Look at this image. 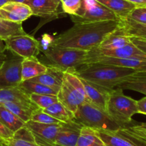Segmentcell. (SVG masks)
Here are the masks:
<instances>
[{
  "label": "cell",
  "instance_id": "obj_38",
  "mask_svg": "<svg viewBox=\"0 0 146 146\" xmlns=\"http://www.w3.org/2000/svg\"><path fill=\"white\" fill-rule=\"evenodd\" d=\"M14 133V132L6 127L2 123L0 122V141L2 142L3 145H4V141L12 138Z\"/></svg>",
  "mask_w": 146,
  "mask_h": 146
},
{
  "label": "cell",
  "instance_id": "obj_9",
  "mask_svg": "<svg viewBox=\"0 0 146 146\" xmlns=\"http://www.w3.org/2000/svg\"><path fill=\"white\" fill-rule=\"evenodd\" d=\"M23 58L14 55L0 63V89L19 86L21 81V68Z\"/></svg>",
  "mask_w": 146,
  "mask_h": 146
},
{
  "label": "cell",
  "instance_id": "obj_17",
  "mask_svg": "<svg viewBox=\"0 0 146 146\" xmlns=\"http://www.w3.org/2000/svg\"><path fill=\"white\" fill-rule=\"evenodd\" d=\"M1 8L5 10L6 19L22 23L33 15L32 11L25 3L9 1Z\"/></svg>",
  "mask_w": 146,
  "mask_h": 146
},
{
  "label": "cell",
  "instance_id": "obj_39",
  "mask_svg": "<svg viewBox=\"0 0 146 146\" xmlns=\"http://www.w3.org/2000/svg\"><path fill=\"white\" fill-rule=\"evenodd\" d=\"M131 42L143 53L146 54V39L137 38V37H129Z\"/></svg>",
  "mask_w": 146,
  "mask_h": 146
},
{
  "label": "cell",
  "instance_id": "obj_10",
  "mask_svg": "<svg viewBox=\"0 0 146 146\" xmlns=\"http://www.w3.org/2000/svg\"><path fill=\"white\" fill-rule=\"evenodd\" d=\"M94 56H107L113 58H137V59L145 60L146 54L132 42L125 46L114 49H104V48H94L87 51V58Z\"/></svg>",
  "mask_w": 146,
  "mask_h": 146
},
{
  "label": "cell",
  "instance_id": "obj_40",
  "mask_svg": "<svg viewBox=\"0 0 146 146\" xmlns=\"http://www.w3.org/2000/svg\"><path fill=\"white\" fill-rule=\"evenodd\" d=\"M137 107L138 113L146 115V96L137 101Z\"/></svg>",
  "mask_w": 146,
  "mask_h": 146
},
{
  "label": "cell",
  "instance_id": "obj_22",
  "mask_svg": "<svg viewBox=\"0 0 146 146\" xmlns=\"http://www.w3.org/2000/svg\"><path fill=\"white\" fill-rule=\"evenodd\" d=\"M119 28L125 36L146 39V24H140L128 17L119 19Z\"/></svg>",
  "mask_w": 146,
  "mask_h": 146
},
{
  "label": "cell",
  "instance_id": "obj_28",
  "mask_svg": "<svg viewBox=\"0 0 146 146\" xmlns=\"http://www.w3.org/2000/svg\"><path fill=\"white\" fill-rule=\"evenodd\" d=\"M0 122L2 123L6 127H7L14 133L24 126L26 123L21 118L9 111L1 104H0Z\"/></svg>",
  "mask_w": 146,
  "mask_h": 146
},
{
  "label": "cell",
  "instance_id": "obj_2",
  "mask_svg": "<svg viewBox=\"0 0 146 146\" xmlns=\"http://www.w3.org/2000/svg\"><path fill=\"white\" fill-rule=\"evenodd\" d=\"M135 70L118 66L100 63H89L80 66L74 71L80 78L90 82L113 90L120 86Z\"/></svg>",
  "mask_w": 146,
  "mask_h": 146
},
{
  "label": "cell",
  "instance_id": "obj_3",
  "mask_svg": "<svg viewBox=\"0 0 146 146\" xmlns=\"http://www.w3.org/2000/svg\"><path fill=\"white\" fill-rule=\"evenodd\" d=\"M43 52V61L47 66L56 67L63 71H74L85 63L87 51L76 48L53 46L41 50Z\"/></svg>",
  "mask_w": 146,
  "mask_h": 146
},
{
  "label": "cell",
  "instance_id": "obj_18",
  "mask_svg": "<svg viewBox=\"0 0 146 146\" xmlns=\"http://www.w3.org/2000/svg\"><path fill=\"white\" fill-rule=\"evenodd\" d=\"M47 67L45 72L29 80L60 91L63 82L64 71L56 67Z\"/></svg>",
  "mask_w": 146,
  "mask_h": 146
},
{
  "label": "cell",
  "instance_id": "obj_5",
  "mask_svg": "<svg viewBox=\"0 0 146 146\" xmlns=\"http://www.w3.org/2000/svg\"><path fill=\"white\" fill-rule=\"evenodd\" d=\"M74 120L84 126L100 131H114L123 128L106 111L90 102L83 103L78 107L74 113Z\"/></svg>",
  "mask_w": 146,
  "mask_h": 146
},
{
  "label": "cell",
  "instance_id": "obj_12",
  "mask_svg": "<svg viewBox=\"0 0 146 146\" xmlns=\"http://www.w3.org/2000/svg\"><path fill=\"white\" fill-rule=\"evenodd\" d=\"M82 126L75 120L69 122H62L54 146H76Z\"/></svg>",
  "mask_w": 146,
  "mask_h": 146
},
{
  "label": "cell",
  "instance_id": "obj_37",
  "mask_svg": "<svg viewBox=\"0 0 146 146\" xmlns=\"http://www.w3.org/2000/svg\"><path fill=\"white\" fill-rule=\"evenodd\" d=\"M130 129L136 135L141 138L146 143V123H136L135 125L130 127Z\"/></svg>",
  "mask_w": 146,
  "mask_h": 146
},
{
  "label": "cell",
  "instance_id": "obj_29",
  "mask_svg": "<svg viewBox=\"0 0 146 146\" xmlns=\"http://www.w3.org/2000/svg\"><path fill=\"white\" fill-rule=\"evenodd\" d=\"M26 34L22 27V23L15 22L0 18V38L5 40L14 36Z\"/></svg>",
  "mask_w": 146,
  "mask_h": 146
},
{
  "label": "cell",
  "instance_id": "obj_6",
  "mask_svg": "<svg viewBox=\"0 0 146 146\" xmlns=\"http://www.w3.org/2000/svg\"><path fill=\"white\" fill-rule=\"evenodd\" d=\"M70 17L74 23L119 20L111 10L97 0H82L77 13Z\"/></svg>",
  "mask_w": 146,
  "mask_h": 146
},
{
  "label": "cell",
  "instance_id": "obj_1",
  "mask_svg": "<svg viewBox=\"0 0 146 146\" xmlns=\"http://www.w3.org/2000/svg\"><path fill=\"white\" fill-rule=\"evenodd\" d=\"M117 21L77 22L57 36L52 41L53 46L90 51L97 48L103 40L119 27Z\"/></svg>",
  "mask_w": 146,
  "mask_h": 146
},
{
  "label": "cell",
  "instance_id": "obj_35",
  "mask_svg": "<svg viewBox=\"0 0 146 146\" xmlns=\"http://www.w3.org/2000/svg\"><path fill=\"white\" fill-rule=\"evenodd\" d=\"M82 0H60V7L62 12L74 15L80 9Z\"/></svg>",
  "mask_w": 146,
  "mask_h": 146
},
{
  "label": "cell",
  "instance_id": "obj_34",
  "mask_svg": "<svg viewBox=\"0 0 146 146\" xmlns=\"http://www.w3.org/2000/svg\"><path fill=\"white\" fill-rule=\"evenodd\" d=\"M31 120L35 122L45 124H60L62 123L61 121L49 115L48 113L44 112V110L40 108L33 111L31 113Z\"/></svg>",
  "mask_w": 146,
  "mask_h": 146
},
{
  "label": "cell",
  "instance_id": "obj_45",
  "mask_svg": "<svg viewBox=\"0 0 146 146\" xmlns=\"http://www.w3.org/2000/svg\"><path fill=\"white\" fill-rule=\"evenodd\" d=\"M27 0H9V1H14V2H19V3H25Z\"/></svg>",
  "mask_w": 146,
  "mask_h": 146
},
{
  "label": "cell",
  "instance_id": "obj_7",
  "mask_svg": "<svg viewBox=\"0 0 146 146\" xmlns=\"http://www.w3.org/2000/svg\"><path fill=\"white\" fill-rule=\"evenodd\" d=\"M7 50L22 58L37 57L41 51L39 41L27 34L14 36L4 40Z\"/></svg>",
  "mask_w": 146,
  "mask_h": 146
},
{
  "label": "cell",
  "instance_id": "obj_14",
  "mask_svg": "<svg viewBox=\"0 0 146 146\" xmlns=\"http://www.w3.org/2000/svg\"><path fill=\"white\" fill-rule=\"evenodd\" d=\"M89 63H100V64H110L118 66L125 68H131L137 71H146L145 60L137 58H121L107 56H94L87 58L84 64Z\"/></svg>",
  "mask_w": 146,
  "mask_h": 146
},
{
  "label": "cell",
  "instance_id": "obj_44",
  "mask_svg": "<svg viewBox=\"0 0 146 146\" xmlns=\"http://www.w3.org/2000/svg\"><path fill=\"white\" fill-rule=\"evenodd\" d=\"M7 2H9V0H0V8H1Z\"/></svg>",
  "mask_w": 146,
  "mask_h": 146
},
{
  "label": "cell",
  "instance_id": "obj_11",
  "mask_svg": "<svg viewBox=\"0 0 146 146\" xmlns=\"http://www.w3.org/2000/svg\"><path fill=\"white\" fill-rule=\"evenodd\" d=\"M60 124L41 123L29 120L25 125L33 134L36 142L40 146H54Z\"/></svg>",
  "mask_w": 146,
  "mask_h": 146
},
{
  "label": "cell",
  "instance_id": "obj_47",
  "mask_svg": "<svg viewBox=\"0 0 146 146\" xmlns=\"http://www.w3.org/2000/svg\"><path fill=\"white\" fill-rule=\"evenodd\" d=\"M0 146H4V145H3L2 142L1 141H0Z\"/></svg>",
  "mask_w": 146,
  "mask_h": 146
},
{
  "label": "cell",
  "instance_id": "obj_20",
  "mask_svg": "<svg viewBox=\"0 0 146 146\" xmlns=\"http://www.w3.org/2000/svg\"><path fill=\"white\" fill-rule=\"evenodd\" d=\"M57 97L59 101L73 113H75L78 107L81 105V103L79 101L76 94L64 78L61 88L57 94Z\"/></svg>",
  "mask_w": 146,
  "mask_h": 146
},
{
  "label": "cell",
  "instance_id": "obj_41",
  "mask_svg": "<svg viewBox=\"0 0 146 146\" xmlns=\"http://www.w3.org/2000/svg\"><path fill=\"white\" fill-rule=\"evenodd\" d=\"M6 51H7V47H6L4 40L0 38V63L2 62L7 58V55L5 54Z\"/></svg>",
  "mask_w": 146,
  "mask_h": 146
},
{
  "label": "cell",
  "instance_id": "obj_43",
  "mask_svg": "<svg viewBox=\"0 0 146 146\" xmlns=\"http://www.w3.org/2000/svg\"><path fill=\"white\" fill-rule=\"evenodd\" d=\"M0 18L5 19V11L2 8H0Z\"/></svg>",
  "mask_w": 146,
  "mask_h": 146
},
{
  "label": "cell",
  "instance_id": "obj_32",
  "mask_svg": "<svg viewBox=\"0 0 146 146\" xmlns=\"http://www.w3.org/2000/svg\"><path fill=\"white\" fill-rule=\"evenodd\" d=\"M2 104L6 108L12 112L13 113L15 114L17 116L21 118L23 121L27 123L29 120H31V113L33 111L23 106L19 105V104H15L12 102H3L0 103Z\"/></svg>",
  "mask_w": 146,
  "mask_h": 146
},
{
  "label": "cell",
  "instance_id": "obj_42",
  "mask_svg": "<svg viewBox=\"0 0 146 146\" xmlns=\"http://www.w3.org/2000/svg\"><path fill=\"white\" fill-rule=\"evenodd\" d=\"M136 7H146V0H127Z\"/></svg>",
  "mask_w": 146,
  "mask_h": 146
},
{
  "label": "cell",
  "instance_id": "obj_4",
  "mask_svg": "<svg viewBox=\"0 0 146 146\" xmlns=\"http://www.w3.org/2000/svg\"><path fill=\"white\" fill-rule=\"evenodd\" d=\"M106 112L123 128H129L137 123L132 118L135 114L138 113L137 101L125 95L120 88H114L110 92Z\"/></svg>",
  "mask_w": 146,
  "mask_h": 146
},
{
  "label": "cell",
  "instance_id": "obj_16",
  "mask_svg": "<svg viewBox=\"0 0 146 146\" xmlns=\"http://www.w3.org/2000/svg\"><path fill=\"white\" fill-rule=\"evenodd\" d=\"M25 4L29 7L32 14L42 18L57 17L60 5L54 0H27Z\"/></svg>",
  "mask_w": 146,
  "mask_h": 146
},
{
  "label": "cell",
  "instance_id": "obj_26",
  "mask_svg": "<svg viewBox=\"0 0 146 146\" xmlns=\"http://www.w3.org/2000/svg\"><path fill=\"white\" fill-rule=\"evenodd\" d=\"M76 146H107L94 128L83 125Z\"/></svg>",
  "mask_w": 146,
  "mask_h": 146
},
{
  "label": "cell",
  "instance_id": "obj_24",
  "mask_svg": "<svg viewBox=\"0 0 146 146\" xmlns=\"http://www.w3.org/2000/svg\"><path fill=\"white\" fill-rule=\"evenodd\" d=\"M111 10L119 19L127 18L132 10L136 7L127 0H97Z\"/></svg>",
  "mask_w": 146,
  "mask_h": 146
},
{
  "label": "cell",
  "instance_id": "obj_33",
  "mask_svg": "<svg viewBox=\"0 0 146 146\" xmlns=\"http://www.w3.org/2000/svg\"><path fill=\"white\" fill-rule=\"evenodd\" d=\"M29 98L38 108L42 109H45L59 101L57 95L52 94H31L29 95Z\"/></svg>",
  "mask_w": 146,
  "mask_h": 146
},
{
  "label": "cell",
  "instance_id": "obj_25",
  "mask_svg": "<svg viewBox=\"0 0 146 146\" xmlns=\"http://www.w3.org/2000/svg\"><path fill=\"white\" fill-rule=\"evenodd\" d=\"M131 42L129 36L125 35L119 27L117 29L109 34L102 42L99 46V48L104 49H114V48H121Z\"/></svg>",
  "mask_w": 146,
  "mask_h": 146
},
{
  "label": "cell",
  "instance_id": "obj_19",
  "mask_svg": "<svg viewBox=\"0 0 146 146\" xmlns=\"http://www.w3.org/2000/svg\"><path fill=\"white\" fill-rule=\"evenodd\" d=\"M47 68V66L40 61L37 57L23 58L21 68V81L31 79L45 72Z\"/></svg>",
  "mask_w": 146,
  "mask_h": 146
},
{
  "label": "cell",
  "instance_id": "obj_30",
  "mask_svg": "<svg viewBox=\"0 0 146 146\" xmlns=\"http://www.w3.org/2000/svg\"><path fill=\"white\" fill-rule=\"evenodd\" d=\"M44 110V112L52 115L61 122H69L74 120V113L66 108L61 102L57 101Z\"/></svg>",
  "mask_w": 146,
  "mask_h": 146
},
{
  "label": "cell",
  "instance_id": "obj_46",
  "mask_svg": "<svg viewBox=\"0 0 146 146\" xmlns=\"http://www.w3.org/2000/svg\"><path fill=\"white\" fill-rule=\"evenodd\" d=\"M54 1H55V2H57V4L60 5V0H54Z\"/></svg>",
  "mask_w": 146,
  "mask_h": 146
},
{
  "label": "cell",
  "instance_id": "obj_23",
  "mask_svg": "<svg viewBox=\"0 0 146 146\" xmlns=\"http://www.w3.org/2000/svg\"><path fill=\"white\" fill-rule=\"evenodd\" d=\"M117 88L137 91L146 96V71H135Z\"/></svg>",
  "mask_w": 146,
  "mask_h": 146
},
{
  "label": "cell",
  "instance_id": "obj_36",
  "mask_svg": "<svg viewBox=\"0 0 146 146\" xmlns=\"http://www.w3.org/2000/svg\"><path fill=\"white\" fill-rule=\"evenodd\" d=\"M127 17L136 22L146 24V7H135Z\"/></svg>",
  "mask_w": 146,
  "mask_h": 146
},
{
  "label": "cell",
  "instance_id": "obj_13",
  "mask_svg": "<svg viewBox=\"0 0 146 146\" xmlns=\"http://www.w3.org/2000/svg\"><path fill=\"white\" fill-rule=\"evenodd\" d=\"M3 102L15 103L32 111L39 108L30 100L29 96L19 86L0 89V103Z\"/></svg>",
  "mask_w": 146,
  "mask_h": 146
},
{
  "label": "cell",
  "instance_id": "obj_8",
  "mask_svg": "<svg viewBox=\"0 0 146 146\" xmlns=\"http://www.w3.org/2000/svg\"><path fill=\"white\" fill-rule=\"evenodd\" d=\"M96 131L107 146H146V143L136 135L130 127L114 131Z\"/></svg>",
  "mask_w": 146,
  "mask_h": 146
},
{
  "label": "cell",
  "instance_id": "obj_21",
  "mask_svg": "<svg viewBox=\"0 0 146 146\" xmlns=\"http://www.w3.org/2000/svg\"><path fill=\"white\" fill-rule=\"evenodd\" d=\"M4 146H40L34 135L24 125L14 133L12 138L4 141Z\"/></svg>",
  "mask_w": 146,
  "mask_h": 146
},
{
  "label": "cell",
  "instance_id": "obj_27",
  "mask_svg": "<svg viewBox=\"0 0 146 146\" xmlns=\"http://www.w3.org/2000/svg\"><path fill=\"white\" fill-rule=\"evenodd\" d=\"M64 79L70 86L81 104L84 102H89L81 78L75 73L72 71H65L64 73Z\"/></svg>",
  "mask_w": 146,
  "mask_h": 146
},
{
  "label": "cell",
  "instance_id": "obj_31",
  "mask_svg": "<svg viewBox=\"0 0 146 146\" xmlns=\"http://www.w3.org/2000/svg\"><path fill=\"white\" fill-rule=\"evenodd\" d=\"M19 86L28 94L29 96L31 94H52V95H57L58 94L59 91L47 86L45 85L40 84V83L31 81L30 80L22 81L19 84Z\"/></svg>",
  "mask_w": 146,
  "mask_h": 146
},
{
  "label": "cell",
  "instance_id": "obj_15",
  "mask_svg": "<svg viewBox=\"0 0 146 146\" xmlns=\"http://www.w3.org/2000/svg\"><path fill=\"white\" fill-rule=\"evenodd\" d=\"M81 81L84 87L89 102L106 111L107 100L112 90L103 88L83 78H81Z\"/></svg>",
  "mask_w": 146,
  "mask_h": 146
}]
</instances>
